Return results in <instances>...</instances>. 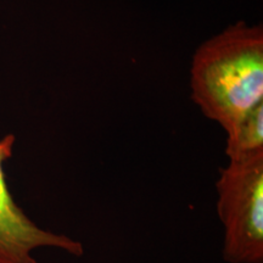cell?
<instances>
[{
	"label": "cell",
	"mask_w": 263,
	"mask_h": 263,
	"mask_svg": "<svg viewBox=\"0 0 263 263\" xmlns=\"http://www.w3.org/2000/svg\"><path fill=\"white\" fill-rule=\"evenodd\" d=\"M192 99L226 134L263 103V29L238 22L207 39L190 67Z\"/></svg>",
	"instance_id": "obj_1"
},
{
	"label": "cell",
	"mask_w": 263,
	"mask_h": 263,
	"mask_svg": "<svg viewBox=\"0 0 263 263\" xmlns=\"http://www.w3.org/2000/svg\"><path fill=\"white\" fill-rule=\"evenodd\" d=\"M217 215L223 226V258L263 263V151L229 160L216 182Z\"/></svg>",
	"instance_id": "obj_2"
},
{
	"label": "cell",
	"mask_w": 263,
	"mask_h": 263,
	"mask_svg": "<svg viewBox=\"0 0 263 263\" xmlns=\"http://www.w3.org/2000/svg\"><path fill=\"white\" fill-rule=\"evenodd\" d=\"M15 143L14 134L0 138V263H39L34 252L41 249L81 257L84 246L80 240L42 228L15 201L5 174V163L14 154Z\"/></svg>",
	"instance_id": "obj_3"
},
{
	"label": "cell",
	"mask_w": 263,
	"mask_h": 263,
	"mask_svg": "<svg viewBox=\"0 0 263 263\" xmlns=\"http://www.w3.org/2000/svg\"><path fill=\"white\" fill-rule=\"evenodd\" d=\"M263 151V103L252 108L227 133L226 155L238 160Z\"/></svg>",
	"instance_id": "obj_4"
}]
</instances>
